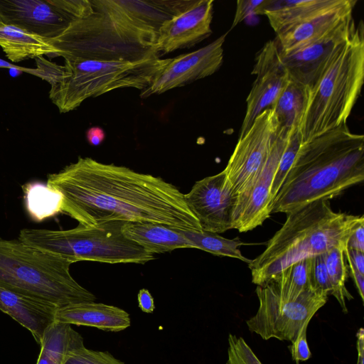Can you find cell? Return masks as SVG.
<instances>
[{
  "mask_svg": "<svg viewBox=\"0 0 364 364\" xmlns=\"http://www.w3.org/2000/svg\"><path fill=\"white\" fill-rule=\"evenodd\" d=\"M36 364H56L46 358L45 355L39 353Z\"/></svg>",
  "mask_w": 364,
  "mask_h": 364,
  "instance_id": "cell-43",
  "label": "cell"
},
{
  "mask_svg": "<svg viewBox=\"0 0 364 364\" xmlns=\"http://www.w3.org/2000/svg\"><path fill=\"white\" fill-rule=\"evenodd\" d=\"M309 322H306L301 328L295 340L291 343L289 349L291 353L292 360L297 364L299 361H305L309 359L311 355L306 340V331Z\"/></svg>",
  "mask_w": 364,
  "mask_h": 364,
  "instance_id": "cell-34",
  "label": "cell"
},
{
  "mask_svg": "<svg viewBox=\"0 0 364 364\" xmlns=\"http://www.w3.org/2000/svg\"><path fill=\"white\" fill-rule=\"evenodd\" d=\"M358 359L356 364H364V329L360 328L356 333Z\"/></svg>",
  "mask_w": 364,
  "mask_h": 364,
  "instance_id": "cell-42",
  "label": "cell"
},
{
  "mask_svg": "<svg viewBox=\"0 0 364 364\" xmlns=\"http://www.w3.org/2000/svg\"><path fill=\"white\" fill-rule=\"evenodd\" d=\"M364 179V136L347 124L301 144L270 206L287 215L310 203L328 200Z\"/></svg>",
  "mask_w": 364,
  "mask_h": 364,
  "instance_id": "cell-2",
  "label": "cell"
},
{
  "mask_svg": "<svg viewBox=\"0 0 364 364\" xmlns=\"http://www.w3.org/2000/svg\"><path fill=\"white\" fill-rule=\"evenodd\" d=\"M346 262L348 272L355 283L362 301H364V274H360L350 262Z\"/></svg>",
  "mask_w": 364,
  "mask_h": 364,
  "instance_id": "cell-40",
  "label": "cell"
},
{
  "mask_svg": "<svg viewBox=\"0 0 364 364\" xmlns=\"http://www.w3.org/2000/svg\"><path fill=\"white\" fill-rule=\"evenodd\" d=\"M58 308L49 301L0 286V310L30 331L38 344L46 329L55 321Z\"/></svg>",
  "mask_w": 364,
  "mask_h": 364,
  "instance_id": "cell-19",
  "label": "cell"
},
{
  "mask_svg": "<svg viewBox=\"0 0 364 364\" xmlns=\"http://www.w3.org/2000/svg\"><path fill=\"white\" fill-rule=\"evenodd\" d=\"M279 131L277 117L269 109L257 117L247 132L238 139L223 170L237 197L247 188L265 163Z\"/></svg>",
  "mask_w": 364,
  "mask_h": 364,
  "instance_id": "cell-11",
  "label": "cell"
},
{
  "mask_svg": "<svg viewBox=\"0 0 364 364\" xmlns=\"http://www.w3.org/2000/svg\"><path fill=\"white\" fill-rule=\"evenodd\" d=\"M311 288L328 296L331 295L332 287L328 277L323 254L312 257Z\"/></svg>",
  "mask_w": 364,
  "mask_h": 364,
  "instance_id": "cell-32",
  "label": "cell"
},
{
  "mask_svg": "<svg viewBox=\"0 0 364 364\" xmlns=\"http://www.w3.org/2000/svg\"><path fill=\"white\" fill-rule=\"evenodd\" d=\"M252 74L256 78L246 100L247 109L238 139L247 132L257 117L272 108L290 80L274 39L267 42L257 53Z\"/></svg>",
  "mask_w": 364,
  "mask_h": 364,
  "instance_id": "cell-14",
  "label": "cell"
},
{
  "mask_svg": "<svg viewBox=\"0 0 364 364\" xmlns=\"http://www.w3.org/2000/svg\"><path fill=\"white\" fill-rule=\"evenodd\" d=\"M40 353L56 364H64L76 350L84 346L83 338L71 325L55 321L45 331Z\"/></svg>",
  "mask_w": 364,
  "mask_h": 364,
  "instance_id": "cell-25",
  "label": "cell"
},
{
  "mask_svg": "<svg viewBox=\"0 0 364 364\" xmlns=\"http://www.w3.org/2000/svg\"><path fill=\"white\" fill-rule=\"evenodd\" d=\"M363 215L335 212L329 200H318L287 214L265 250L248 264L252 282L262 286L294 263L347 245Z\"/></svg>",
  "mask_w": 364,
  "mask_h": 364,
  "instance_id": "cell-3",
  "label": "cell"
},
{
  "mask_svg": "<svg viewBox=\"0 0 364 364\" xmlns=\"http://www.w3.org/2000/svg\"><path fill=\"white\" fill-rule=\"evenodd\" d=\"M105 130L100 127H92L86 132L87 142L94 146L100 145L105 139Z\"/></svg>",
  "mask_w": 364,
  "mask_h": 364,
  "instance_id": "cell-39",
  "label": "cell"
},
{
  "mask_svg": "<svg viewBox=\"0 0 364 364\" xmlns=\"http://www.w3.org/2000/svg\"><path fill=\"white\" fill-rule=\"evenodd\" d=\"M290 134L279 129L277 139L265 163L247 188L237 196L233 229L240 232H247L262 225L269 217L271 188Z\"/></svg>",
  "mask_w": 364,
  "mask_h": 364,
  "instance_id": "cell-15",
  "label": "cell"
},
{
  "mask_svg": "<svg viewBox=\"0 0 364 364\" xmlns=\"http://www.w3.org/2000/svg\"><path fill=\"white\" fill-rule=\"evenodd\" d=\"M301 145V139L300 132L299 130H295L289 135L273 179L270 192L272 202L277 196L289 171L290 170Z\"/></svg>",
  "mask_w": 364,
  "mask_h": 364,
  "instance_id": "cell-29",
  "label": "cell"
},
{
  "mask_svg": "<svg viewBox=\"0 0 364 364\" xmlns=\"http://www.w3.org/2000/svg\"><path fill=\"white\" fill-rule=\"evenodd\" d=\"M92 11L48 39L64 59L136 62L159 57L157 33L127 20L109 0H90Z\"/></svg>",
  "mask_w": 364,
  "mask_h": 364,
  "instance_id": "cell-4",
  "label": "cell"
},
{
  "mask_svg": "<svg viewBox=\"0 0 364 364\" xmlns=\"http://www.w3.org/2000/svg\"><path fill=\"white\" fill-rule=\"evenodd\" d=\"M168 58L136 62L65 59L61 79L51 85L49 97L59 112L77 109L85 100L120 88L147 87Z\"/></svg>",
  "mask_w": 364,
  "mask_h": 364,
  "instance_id": "cell-7",
  "label": "cell"
},
{
  "mask_svg": "<svg viewBox=\"0 0 364 364\" xmlns=\"http://www.w3.org/2000/svg\"><path fill=\"white\" fill-rule=\"evenodd\" d=\"M357 1L336 0L331 7L277 33L280 55H286L314 41L352 16Z\"/></svg>",
  "mask_w": 364,
  "mask_h": 364,
  "instance_id": "cell-18",
  "label": "cell"
},
{
  "mask_svg": "<svg viewBox=\"0 0 364 364\" xmlns=\"http://www.w3.org/2000/svg\"><path fill=\"white\" fill-rule=\"evenodd\" d=\"M336 0H271L264 11L277 33L331 7Z\"/></svg>",
  "mask_w": 364,
  "mask_h": 364,
  "instance_id": "cell-23",
  "label": "cell"
},
{
  "mask_svg": "<svg viewBox=\"0 0 364 364\" xmlns=\"http://www.w3.org/2000/svg\"><path fill=\"white\" fill-rule=\"evenodd\" d=\"M347 247L364 252V220L353 229L348 238Z\"/></svg>",
  "mask_w": 364,
  "mask_h": 364,
  "instance_id": "cell-36",
  "label": "cell"
},
{
  "mask_svg": "<svg viewBox=\"0 0 364 364\" xmlns=\"http://www.w3.org/2000/svg\"><path fill=\"white\" fill-rule=\"evenodd\" d=\"M176 230L193 245L194 248L215 255L238 259L247 264L252 261L242 255L240 247L245 243L239 238L230 240L217 233L203 230H186L178 228Z\"/></svg>",
  "mask_w": 364,
  "mask_h": 364,
  "instance_id": "cell-27",
  "label": "cell"
},
{
  "mask_svg": "<svg viewBox=\"0 0 364 364\" xmlns=\"http://www.w3.org/2000/svg\"><path fill=\"white\" fill-rule=\"evenodd\" d=\"M0 46L14 63L43 55L59 56L60 51L48 39L16 26L0 22Z\"/></svg>",
  "mask_w": 364,
  "mask_h": 364,
  "instance_id": "cell-22",
  "label": "cell"
},
{
  "mask_svg": "<svg viewBox=\"0 0 364 364\" xmlns=\"http://www.w3.org/2000/svg\"><path fill=\"white\" fill-rule=\"evenodd\" d=\"M226 35L220 36L196 50L168 58L149 85L141 90V97L160 95L214 74L223 62V43Z\"/></svg>",
  "mask_w": 364,
  "mask_h": 364,
  "instance_id": "cell-13",
  "label": "cell"
},
{
  "mask_svg": "<svg viewBox=\"0 0 364 364\" xmlns=\"http://www.w3.org/2000/svg\"><path fill=\"white\" fill-rule=\"evenodd\" d=\"M36 67L42 72V78L53 85L58 82L63 75L64 66L57 65L45 59L43 56L35 58Z\"/></svg>",
  "mask_w": 364,
  "mask_h": 364,
  "instance_id": "cell-35",
  "label": "cell"
},
{
  "mask_svg": "<svg viewBox=\"0 0 364 364\" xmlns=\"http://www.w3.org/2000/svg\"><path fill=\"white\" fill-rule=\"evenodd\" d=\"M139 307L143 312L151 314L155 309L154 298L146 289L139 290L137 295Z\"/></svg>",
  "mask_w": 364,
  "mask_h": 364,
  "instance_id": "cell-38",
  "label": "cell"
},
{
  "mask_svg": "<svg viewBox=\"0 0 364 364\" xmlns=\"http://www.w3.org/2000/svg\"><path fill=\"white\" fill-rule=\"evenodd\" d=\"M226 364L262 363L242 337L230 333Z\"/></svg>",
  "mask_w": 364,
  "mask_h": 364,
  "instance_id": "cell-30",
  "label": "cell"
},
{
  "mask_svg": "<svg viewBox=\"0 0 364 364\" xmlns=\"http://www.w3.org/2000/svg\"><path fill=\"white\" fill-rule=\"evenodd\" d=\"M184 199L202 230L218 234L233 229L237 196L224 171L196 181Z\"/></svg>",
  "mask_w": 364,
  "mask_h": 364,
  "instance_id": "cell-12",
  "label": "cell"
},
{
  "mask_svg": "<svg viewBox=\"0 0 364 364\" xmlns=\"http://www.w3.org/2000/svg\"><path fill=\"white\" fill-rule=\"evenodd\" d=\"M55 321L69 325L95 327L102 331L118 332L130 326L129 314L124 309L95 301L71 304L58 307Z\"/></svg>",
  "mask_w": 364,
  "mask_h": 364,
  "instance_id": "cell-20",
  "label": "cell"
},
{
  "mask_svg": "<svg viewBox=\"0 0 364 364\" xmlns=\"http://www.w3.org/2000/svg\"><path fill=\"white\" fill-rule=\"evenodd\" d=\"M0 68H9V69H14L20 72H25L28 74L37 76L40 78L42 77V73L41 70L36 67V68H25L21 67L18 65H16L14 64H11L10 63H8L7 61H5L0 58Z\"/></svg>",
  "mask_w": 364,
  "mask_h": 364,
  "instance_id": "cell-41",
  "label": "cell"
},
{
  "mask_svg": "<svg viewBox=\"0 0 364 364\" xmlns=\"http://www.w3.org/2000/svg\"><path fill=\"white\" fill-rule=\"evenodd\" d=\"M124 223L112 220L96 227L79 224L69 230L24 228L20 231L18 240L60 255L72 263L95 261L143 264L154 259V255L146 252L123 234Z\"/></svg>",
  "mask_w": 364,
  "mask_h": 364,
  "instance_id": "cell-8",
  "label": "cell"
},
{
  "mask_svg": "<svg viewBox=\"0 0 364 364\" xmlns=\"http://www.w3.org/2000/svg\"><path fill=\"white\" fill-rule=\"evenodd\" d=\"M355 25L352 15L321 38L290 53L280 55L290 80L311 90Z\"/></svg>",
  "mask_w": 364,
  "mask_h": 364,
  "instance_id": "cell-16",
  "label": "cell"
},
{
  "mask_svg": "<svg viewBox=\"0 0 364 364\" xmlns=\"http://www.w3.org/2000/svg\"><path fill=\"white\" fill-rule=\"evenodd\" d=\"M364 78V26L355 25L327 68L309 91L300 126L301 144L347 124Z\"/></svg>",
  "mask_w": 364,
  "mask_h": 364,
  "instance_id": "cell-5",
  "label": "cell"
},
{
  "mask_svg": "<svg viewBox=\"0 0 364 364\" xmlns=\"http://www.w3.org/2000/svg\"><path fill=\"white\" fill-rule=\"evenodd\" d=\"M68 259L18 240L0 237V286L58 307L95 301V296L70 272Z\"/></svg>",
  "mask_w": 364,
  "mask_h": 364,
  "instance_id": "cell-6",
  "label": "cell"
},
{
  "mask_svg": "<svg viewBox=\"0 0 364 364\" xmlns=\"http://www.w3.org/2000/svg\"><path fill=\"white\" fill-rule=\"evenodd\" d=\"M26 210L37 222L61 213L63 196L57 190L41 182H33L22 186Z\"/></svg>",
  "mask_w": 364,
  "mask_h": 364,
  "instance_id": "cell-26",
  "label": "cell"
},
{
  "mask_svg": "<svg viewBox=\"0 0 364 364\" xmlns=\"http://www.w3.org/2000/svg\"><path fill=\"white\" fill-rule=\"evenodd\" d=\"M64 364H125L107 351H97L84 346L75 350Z\"/></svg>",
  "mask_w": 364,
  "mask_h": 364,
  "instance_id": "cell-31",
  "label": "cell"
},
{
  "mask_svg": "<svg viewBox=\"0 0 364 364\" xmlns=\"http://www.w3.org/2000/svg\"><path fill=\"white\" fill-rule=\"evenodd\" d=\"M213 0H193L184 11L164 22L156 37L157 54L190 48L212 33Z\"/></svg>",
  "mask_w": 364,
  "mask_h": 364,
  "instance_id": "cell-17",
  "label": "cell"
},
{
  "mask_svg": "<svg viewBox=\"0 0 364 364\" xmlns=\"http://www.w3.org/2000/svg\"><path fill=\"white\" fill-rule=\"evenodd\" d=\"M92 11L90 0H0V22L47 39Z\"/></svg>",
  "mask_w": 364,
  "mask_h": 364,
  "instance_id": "cell-10",
  "label": "cell"
},
{
  "mask_svg": "<svg viewBox=\"0 0 364 364\" xmlns=\"http://www.w3.org/2000/svg\"><path fill=\"white\" fill-rule=\"evenodd\" d=\"M308 96L309 90L304 86L289 80L271 108L277 117L279 129L287 133L300 129Z\"/></svg>",
  "mask_w": 364,
  "mask_h": 364,
  "instance_id": "cell-24",
  "label": "cell"
},
{
  "mask_svg": "<svg viewBox=\"0 0 364 364\" xmlns=\"http://www.w3.org/2000/svg\"><path fill=\"white\" fill-rule=\"evenodd\" d=\"M129 240L149 254L164 253L179 248H194L176 228L149 222H125L122 228Z\"/></svg>",
  "mask_w": 364,
  "mask_h": 364,
  "instance_id": "cell-21",
  "label": "cell"
},
{
  "mask_svg": "<svg viewBox=\"0 0 364 364\" xmlns=\"http://www.w3.org/2000/svg\"><path fill=\"white\" fill-rule=\"evenodd\" d=\"M270 1L271 0L237 1L236 11L230 30L250 16L262 14L264 15V11Z\"/></svg>",
  "mask_w": 364,
  "mask_h": 364,
  "instance_id": "cell-33",
  "label": "cell"
},
{
  "mask_svg": "<svg viewBox=\"0 0 364 364\" xmlns=\"http://www.w3.org/2000/svg\"><path fill=\"white\" fill-rule=\"evenodd\" d=\"M256 293L259 304L255 315L246 321L249 330L264 340L274 338L291 343L328 299L327 295L311 289L288 299L272 279L257 286Z\"/></svg>",
  "mask_w": 364,
  "mask_h": 364,
  "instance_id": "cell-9",
  "label": "cell"
},
{
  "mask_svg": "<svg viewBox=\"0 0 364 364\" xmlns=\"http://www.w3.org/2000/svg\"><path fill=\"white\" fill-rule=\"evenodd\" d=\"M343 255L346 261L350 262L360 274H364V252L346 247Z\"/></svg>",
  "mask_w": 364,
  "mask_h": 364,
  "instance_id": "cell-37",
  "label": "cell"
},
{
  "mask_svg": "<svg viewBox=\"0 0 364 364\" xmlns=\"http://www.w3.org/2000/svg\"><path fill=\"white\" fill-rule=\"evenodd\" d=\"M46 184L63 195L61 213L85 226L120 220L202 230L178 188L126 166L79 156L49 174Z\"/></svg>",
  "mask_w": 364,
  "mask_h": 364,
  "instance_id": "cell-1",
  "label": "cell"
},
{
  "mask_svg": "<svg viewBox=\"0 0 364 364\" xmlns=\"http://www.w3.org/2000/svg\"><path fill=\"white\" fill-rule=\"evenodd\" d=\"M347 245H340L323 254L328 277L332 287L333 295L339 303L342 311L346 314L348 309L346 301L353 299L346 287L348 274L347 263L343 250Z\"/></svg>",
  "mask_w": 364,
  "mask_h": 364,
  "instance_id": "cell-28",
  "label": "cell"
}]
</instances>
